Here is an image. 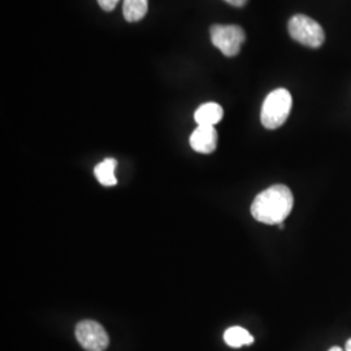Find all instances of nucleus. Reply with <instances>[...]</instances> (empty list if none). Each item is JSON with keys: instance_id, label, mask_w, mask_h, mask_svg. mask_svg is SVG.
Instances as JSON below:
<instances>
[{"instance_id": "2", "label": "nucleus", "mask_w": 351, "mask_h": 351, "mask_svg": "<svg viewBox=\"0 0 351 351\" xmlns=\"http://www.w3.org/2000/svg\"><path fill=\"white\" fill-rule=\"evenodd\" d=\"M293 99L287 88H276L267 95L262 106L261 121L265 129H277L288 120Z\"/></svg>"}, {"instance_id": "10", "label": "nucleus", "mask_w": 351, "mask_h": 351, "mask_svg": "<svg viewBox=\"0 0 351 351\" xmlns=\"http://www.w3.org/2000/svg\"><path fill=\"white\" fill-rule=\"evenodd\" d=\"M149 11V0H124L123 13L126 21L134 23L142 20Z\"/></svg>"}, {"instance_id": "13", "label": "nucleus", "mask_w": 351, "mask_h": 351, "mask_svg": "<svg viewBox=\"0 0 351 351\" xmlns=\"http://www.w3.org/2000/svg\"><path fill=\"white\" fill-rule=\"evenodd\" d=\"M346 351H351V339L346 342Z\"/></svg>"}, {"instance_id": "5", "label": "nucleus", "mask_w": 351, "mask_h": 351, "mask_svg": "<svg viewBox=\"0 0 351 351\" xmlns=\"http://www.w3.org/2000/svg\"><path fill=\"white\" fill-rule=\"evenodd\" d=\"M75 339L86 351H104L110 345L106 329L93 320H84L77 324Z\"/></svg>"}, {"instance_id": "12", "label": "nucleus", "mask_w": 351, "mask_h": 351, "mask_svg": "<svg viewBox=\"0 0 351 351\" xmlns=\"http://www.w3.org/2000/svg\"><path fill=\"white\" fill-rule=\"evenodd\" d=\"M226 1L234 7H243L247 3V0H226Z\"/></svg>"}, {"instance_id": "4", "label": "nucleus", "mask_w": 351, "mask_h": 351, "mask_svg": "<svg viewBox=\"0 0 351 351\" xmlns=\"http://www.w3.org/2000/svg\"><path fill=\"white\" fill-rule=\"evenodd\" d=\"M211 42L226 56L239 55L241 46L245 43V30L239 25L211 26Z\"/></svg>"}, {"instance_id": "8", "label": "nucleus", "mask_w": 351, "mask_h": 351, "mask_svg": "<svg viewBox=\"0 0 351 351\" xmlns=\"http://www.w3.org/2000/svg\"><path fill=\"white\" fill-rule=\"evenodd\" d=\"M117 167V160L113 158H106L101 163L94 168V175L103 186H114L117 178L114 176V169Z\"/></svg>"}, {"instance_id": "14", "label": "nucleus", "mask_w": 351, "mask_h": 351, "mask_svg": "<svg viewBox=\"0 0 351 351\" xmlns=\"http://www.w3.org/2000/svg\"><path fill=\"white\" fill-rule=\"evenodd\" d=\"M328 351H343L342 350V349H341V348H339V346H333V348H330V349H329V350Z\"/></svg>"}, {"instance_id": "1", "label": "nucleus", "mask_w": 351, "mask_h": 351, "mask_svg": "<svg viewBox=\"0 0 351 351\" xmlns=\"http://www.w3.org/2000/svg\"><path fill=\"white\" fill-rule=\"evenodd\" d=\"M294 206L291 190L285 185H274L255 197L251 204L252 217L267 226L284 224Z\"/></svg>"}, {"instance_id": "3", "label": "nucleus", "mask_w": 351, "mask_h": 351, "mask_svg": "<svg viewBox=\"0 0 351 351\" xmlns=\"http://www.w3.org/2000/svg\"><path fill=\"white\" fill-rule=\"evenodd\" d=\"M288 29L290 37L310 49H319L326 40L322 25L306 14L293 16L289 21Z\"/></svg>"}, {"instance_id": "9", "label": "nucleus", "mask_w": 351, "mask_h": 351, "mask_svg": "<svg viewBox=\"0 0 351 351\" xmlns=\"http://www.w3.org/2000/svg\"><path fill=\"white\" fill-rule=\"evenodd\" d=\"M224 341L228 346L230 348H242L246 345H251L254 342V337L251 336L250 332L242 326H230L228 328L224 333Z\"/></svg>"}, {"instance_id": "7", "label": "nucleus", "mask_w": 351, "mask_h": 351, "mask_svg": "<svg viewBox=\"0 0 351 351\" xmlns=\"http://www.w3.org/2000/svg\"><path fill=\"white\" fill-rule=\"evenodd\" d=\"M224 116V110L217 103H204L195 111L194 119L198 125L215 126L221 121Z\"/></svg>"}, {"instance_id": "11", "label": "nucleus", "mask_w": 351, "mask_h": 351, "mask_svg": "<svg viewBox=\"0 0 351 351\" xmlns=\"http://www.w3.org/2000/svg\"><path fill=\"white\" fill-rule=\"evenodd\" d=\"M119 1H120V0H98L101 10H104L106 12H111V11H113Z\"/></svg>"}, {"instance_id": "6", "label": "nucleus", "mask_w": 351, "mask_h": 351, "mask_svg": "<svg viewBox=\"0 0 351 351\" xmlns=\"http://www.w3.org/2000/svg\"><path fill=\"white\" fill-rule=\"evenodd\" d=\"M191 149L199 154H211L217 146V132L215 126L198 125L190 136Z\"/></svg>"}]
</instances>
